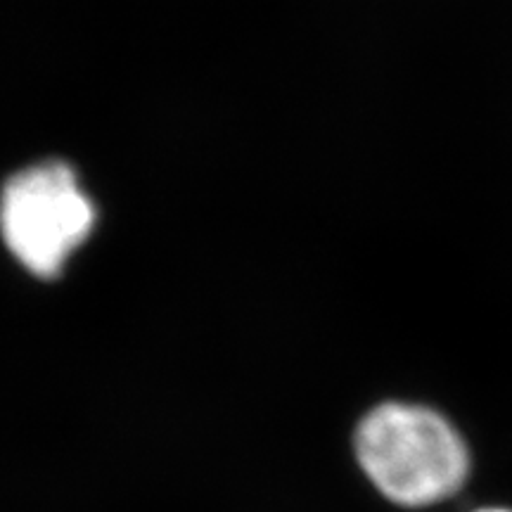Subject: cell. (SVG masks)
I'll list each match as a JSON object with an SVG mask.
<instances>
[{"instance_id": "3957f363", "label": "cell", "mask_w": 512, "mask_h": 512, "mask_svg": "<svg viewBox=\"0 0 512 512\" xmlns=\"http://www.w3.org/2000/svg\"><path fill=\"white\" fill-rule=\"evenodd\" d=\"M479 512H510V510H479Z\"/></svg>"}, {"instance_id": "7a4b0ae2", "label": "cell", "mask_w": 512, "mask_h": 512, "mask_svg": "<svg viewBox=\"0 0 512 512\" xmlns=\"http://www.w3.org/2000/svg\"><path fill=\"white\" fill-rule=\"evenodd\" d=\"M95 226V207L67 164L46 162L19 171L0 195V233L15 259L53 278Z\"/></svg>"}, {"instance_id": "6da1fadb", "label": "cell", "mask_w": 512, "mask_h": 512, "mask_svg": "<svg viewBox=\"0 0 512 512\" xmlns=\"http://www.w3.org/2000/svg\"><path fill=\"white\" fill-rule=\"evenodd\" d=\"M354 444L370 482L406 508L453 496L470 472V453L456 427L415 403L373 408L358 425Z\"/></svg>"}]
</instances>
